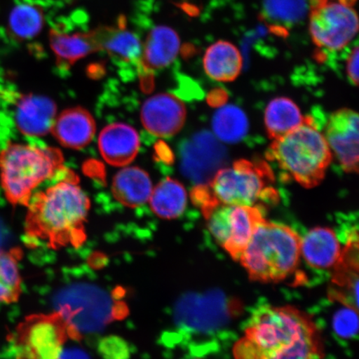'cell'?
I'll use <instances>...</instances> for the list:
<instances>
[{"label": "cell", "instance_id": "1", "mask_svg": "<svg viewBox=\"0 0 359 359\" xmlns=\"http://www.w3.org/2000/svg\"><path fill=\"white\" fill-rule=\"evenodd\" d=\"M233 352L236 359H321L324 348L308 313L264 305L255 311Z\"/></svg>", "mask_w": 359, "mask_h": 359}, {"label": "cell", "instance_id": "2", "mask_svg": "<svg viewBox=\"0 0 359 359\" xmlns=\"http://www.w3.org/2000/svg\"><path fill=\"white\" fill-rule=\"evenodd\" d=\"M27 206L25 231L31 239L53 248L79 246L86 239L90 201L74 173L67 170L60 182L31 197Z\"/></svg>", "mask_w": 359, "mask_h": 359}, {"label": "cell", "instance_id": "3", "mask_svg": "<svg viewBox=\"0 0 359 359\" xmlns=\"http://www.w3.org/2000/svg\"><path fill=\"white\" fill-rule=\"evenodd\" d=\"M271 170L262 161L240 160L231 167L219 170L210 182L196 186L192 201L202 212L218 204L259 206L278 200L272 186Z\"/></svg>", "mask_w": 359, "mask_h": 359}, {"label": "cell", "instance_id": "4", "mask_svg": "<svg viewBox=\"0 0 359 359\" xmlns=\"http://www.w3.org/2000/svg\"><path fill=\"white\" fill-rule=\"evenodd\" d=\"M302 255V238L285 224L269 222L259 224L241 255L239 262L251 280L280 282L297 269Z\"/></svg>", "mask_w": 359, "mask_h": 359}, {"label": "cell", "instance_id": "5", "mask_svg": "<svg viewBox=\"0 0 359 359\" xmlns=\"http://www.w3.org/2000/svg\"><path fill=\"white\" fill-rule=\"evenodd\" d=\"M332 156L325 135L309 118L293 131L275 139L267 154L268 159L283 172L307 188L322 182Z\"/></svg>", "mask_w": 359, "mask_h": 359}, {"label": "cell", "instance_id": "6", "mask_svg": "<svg viewBox=\"0 0 359 359\" xmlns=\"http://www.w3.org/2000/svg\"><path fill=\"white\" fill-rule=\"evenodd\" d=\"M64 169V156L57 148L13 143L0 154V181L15 205H28L36 188Z\"/></svg>", "mask_w": 359, "mask_h": 359}, {"label": "cell", "instance_id": "7", "mask_svg": "<svg viewBox=\"0 0 359 359\" xmlns=\"http://www.w3.org/2000/svg\"><path fill=\"white\" fill-rule=\"evenodd\" d=\"M69 337V325L56 312L27 317L10 341L15 359H60Z\"/></svg>", "mask_w": 359, "mask_h": 359}, {"label": "cell", "instance_id": "8", "mask_svg": "<svg viewBox=\"0 0 359 359\" xmlns=\"http://www.w3.org/2000/svg\"><path fill=\"white\" fill-rule=\"evenodd\" d=\"M309 20L313 42L327 50H341L358 34L357 12L348 0H316Z\"/></svg>", "mask_w": 359, "mask_h": 359}, {"label": "cell", "instance_id": "9", "mask_svg": "<svg viewBox=\"0 0 359 359\" xmlns=\"http://www.w3.org/2000/svg\"><path fill=\"white\" fill-rule=\"evenodd\" d=\"M203 214L215 241L236 260L264 219L259 206L218 204Z\"/></svg>", "mask_w": 359, "mask_h": 359}, {"label": "cell", "instance_id": "10", "mask_svg": "<svg viewBox=\"0 0 359 359\" xmlns=\"http://www.w3.org/2000/svg\"><path fill=\"white\" fill-rule=\"evenodd\" d=\"M57 303V313L69 325L72 338H78L82 331L101 329L116 313L111 299L104 292L88 285L65 290Z\"/></svg>", "mask_w": 359, "mask_h": 359}, {"label": "cell", "instance_id": "11", "mask_svg": "<svg viewBox=\"0 0 359 359\" xmlns=\"http://www.w3.org/2000/svg\"><path fill=\"white\" fill-rule=\"evenodd\" d=\"M226 160V148L215 135L208 132L194 135L180 150L182 172L196 186L210 182Z\"/></svg>", "mask_w": 359, "mask_h": 359}, {"label": "cell", "instance_id": "12", "mask_svg": "<svg viewBox=\"0 0 359 359\" xmlns=\"http://www.w3.org/2000/svg\"><path fill=\"white\" fill-rule=\"evenodd\" d=\"M325 140L339 163L346 172L358 170V116L351 109H340L330 116Z\"/></svg>", "mask_w": 359, "mask_h": 359}, {"label": "cell", "instance_id": "13", "mask_svg": "<svg viewBox=\"0 0 359 359\" xmlns=\"http://www.w3.org/2000/svg\"><path fill=\"white\" fill-rule=\"evenodd\" d=\"M229 307L219 294L186 295L177 305L176 320L187 329L214 330L226 321Z\"/></svg>", "mask_w": 359, "mask_h": 359}, {"label": "cell", "instance_id": "14", "mask_svg": "<svg viewBox=\"0 0 359 359\" xmlns=\"http://www.w3.org/2000/svg\"><path fill=\"white\" fill-rule=\"evenodd\" d=\"M185 105L169 93L156 94L144 102L141 110L142 123L156 137H168L177 134L186 122Z\"/></svg>", "mask_w": 359, "mask_h": 359}, {"label": "cell", "instance_id": "15", "mask_svg": "<svg viewBox=\"0 0 359 359\" xmlns=\"http://www.w3.org/2000/svg\"><path fill=\"white\" fill-rule=\"evenodd\" d=\"M57 118V107L50 98L26 95L18 102L15 119L20 131L29 137H42L52 131Z\"/></svg>", "mask_w": 359, "mask_h": 359}, {"label": "cell", "instance_id": "16", "mask_svg": "<svg viewBox=\"0 0 359 359\" xmlns=\"http://www.w3.org/2000/svg\"><path fill=\"white\" fill-rule=\"evenodd\" d=\"M330 294L345 306L358 311V237H350L336 266Z\"/></svg>", "mask_w": 359, "mask_h": 359}, {"label": "cell", "instance_id": "17", "mask_svg": "<svg viewBox=\"0 0 359 359\" xmlns=\"http://www.w3.org/2000/svg\"><path fill=\"white\" fill-rule=\"evenodd\" d=\"M98 147L107 163L114 167H126L137 156L140 149V137L131 126L112 123L102 130Z\"/></svg>", "mask_w": 359, "mask_h": 359}, {"label": "cell", "instance_id": "18", "mask_svg": "<svg viewBox=\"0 0 359 359\" xmlns=\"http://www.w3.org/2000/svg\"><path fill=\"white\" fill-rule=\"evenodd\" d=\"M51 132L62 146L82 149L93 140L96 132L95 121L87 110L74 107L57 116Z\"/></svg>", "mask_w": 359, "mask_h": 359}, {"label": "cell", "instance_id": "19", "mask_svg": "<svg viewBox=\"0 0 359 359\" xmlns=\"http://www.w3.org/2000/svg\"><path fill=\"white\" fill-rule=\"evenodd\" d=\"M180 48L181 40L176 31L157 26L147 35L139 65L147 73L163 69L176 60Z\"/></svg>", "mask_w": 359, "mask_h": 359}, {"label": "cell", "instance_id": "20", "mask_svg": "<svg viewBox=\"0 0 359 359\" xmlns=\"http://www.w3.org/2000/svg\"><path fill=\"white\" fill-rule=\"evenodd\" d=\"M342 251L339 238L330 228H313L302 238V255L313 268H334Z\"/></svg>", "mask_w": 359, "mask_h": 359}, {"label": "cell", "instance_id": "21", "mask_svg": "<svg viewBox=\"0 0 359 359\" xmlns=\"http://www.w3.org/2000/svg\"><path fill=\"white\" fill-rule=\"evenodd\" d=\"M92 31L100 50L107 51L116 60L139 65L142 45L122 21L116 26H103Z\"/></svg>", "mask_w": 359, "mask_h": 359}, {"label": "cell", "instance_id": "22", "mask_svg": "<svg viewBox=\"0 0 359 359\" xmlns=\"http://www.w3.org/2000/svg\"><path fill=\"white\" fill-rule=\"evenodd\" d=\"M111 189L112 194L121 204L138 208L149 201L154 188L149 175L144 170L128 167L116 175Z\"/></svg>", "mask_w": 359, "mask_h": 359}, {"label": "cell", "instance_id": "23", "mask_svg": "<svg viewBox=\"0 0 359 359\" xmlns=\"http://www.w3.org/2000/svg\"><path fill=\"white\" fill-rule=\"evenodd\" d=\"M203 65L210 79L218 82H231L240 75L243 58L234 44L217 41L205 51Z\"/></svg>", "mask_w": 359, "mask_h": 359}, {"label": "cell", "instance_id": "24", "mask_svg": "<svg viewBox=\"0 0 359 359\" xmlns=\"http://www.w3.org/2000/svg\"><path fill=\"white\" fill-rule=\"evenodd\" d=\"M50 46L62 69H69L76 62L100 51L93 31L86 33L65 34L51 30Z\"/></svg>", "mask_w": 359, "mask_h": 359}, {"label": "cell", "instance_id": "25", "mask_svg": "<svg viewBox=\"0 0 359 359\" xmlns=\"http://www.w3.org/2000/svg\"><path fill=\"white\" fill-rule=\"evenodd\" d=\"M148 201L151 210L159 217L173 219L181 217L185 212L187 192L181 182L167 178L152 189Z\"/></svg>", "mask_w": 359, "mask_h": 359}, {"label": "cell", "instance_id": "26", "mask_svg": "<svg viewBox=\"0 0 359 359\" xmlns=\"http://www.w3.org/2000/svg\"><path fill=\"white\" fill-rule=\"evenodd\" d=\"M304 120L298 106L286 97L276 98L269 102L264 115L267 133L273 140L293 131Z\"/></svg>", "mask_w": 359, "mask_h": 359}, {"label": "cell", "instance_id": "27", "mask_svg": "<svg viewBox=\"0 0 359 359\" xmlns=\"http://www.w3.org/2000/svg\"><path fill=\"white\" fill-rule=\"evenodd\" d=\"M212 127L219 141L235 143L245 137L249 123L243 111L236 106L227 105L215 112Z\"/></svg>", "mask_w": 359, "mask_h": 359}, {"label": "cell", "instance_id": "28", "mask_svg": "<svg viewBox=\"0 0 359 359\" xmlns=\"http://www.w3.org/2000/svg\"><path fill=\"white\" fill-rule=\"evenodd\" d=\"M43 13L39 6L29 3L20 4L13 8L8 18V27L15 38L33 39L43 27Z\"/></svg>", "mask_w": 359, "mask_h": 359}, {"label": "cell", "instance_id": "29", "mask_svg": "<svg viewBox=\"0 0 359 359\" xmlns=\"http://www.w3.org/2000/svg\"><path fill=\"white\" fill-rule=\"evenodd\" d=\"M15 250H0V303L13 304L21 294V277Z\"/></svg>", "mask_w": 359, "mask_h": 359}, {"label": "cell", "instance_id": "30", "mask_svg": "<svg viewBox=\"0 0 359 359\" xmlns=\"http://www.w3.org/2000/svg\"><path fill=\"white\" fill-rule=\"evenodd\" d=\"M264 15L276 24L290 26L304 19L308 0H263Z\"/></svg>", "mask_w": 359, "mask_h": 359}, {"label": "cell", "instance_id": "31", "mask_svg": "<svg viewBox=\"0 0 359 359\" xmlns=\"http://www.w3.org/2000/svg\"><path fill=\"white\" fill-rule=\"evenodd\" d=\"M334 332L342 339H352L358 330V311L346 307L337 312L333 321Z\"/></svg>", "mask_w": 359, "mask_h": 359}, {"label": "cell", "instance_id": "32", "mask_svg": "<svg viewBox=\"0 0 359 359\" xmlns=\"http://www.w3.org/2000/svg\"><path fill=\"white\" fill-rule=\"evenodd\" d=\"M98 350L104 359H128L130 356L127 342L116 336L102 339Z\"/></svg>", "mask_w": 359, "mask_h": 359}, {"label": "cell", "instance_id": "33", "mask_svg": "<svg viewBox=\"0 0 359 359\" xmlns=\"http://www.w3.org/2000/svg\"><path fill=\"white\" fill-rule=\"evenodd\" d=\"M358 48L355 47L347 58L346 72L348 78L354 86L358 83Z\"/></svg>", "mask_w": 359, "mask_h": 359}, {"label": "cell", "instance_id": "34", "mask_svg": "<svg viewBox=\"0 0 359 359\" xmlns=\"http://www.w3.org/2000/svg\"><path fill=\"white\" fill-rule=\"evenodd\" d=\"M60 359H88L86 354L78 349L67 350L62 352Z\"/></svg>", "mask_w": 359, "mask_h": 359}]
</instances>
